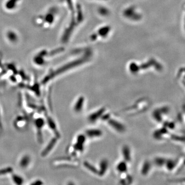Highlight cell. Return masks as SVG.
<instances>
[{"mask_svg": "<svg viewBox=\"0 0 185 185\" xmlns=\"http://www.w3.org/2000/svg\"><path fill=\"white\" fill-rule=\"evenodd\" d=\"M83 98H80L79 100L77 102L76 106H75V110L76 111H77V112L79 111L80 110H81L82 109V107L83 106Z\"/></svg>", "mask_w": 185, "mask_h": 185, "instance_id": "3957f363", "label": "cell"}, {"mask_svg": "<svg viewBox=\"0 0 185 185\" xmlns=\"http://www.w3.org/2000/svg\"><path fill=\"white\" fill-rule=\"evenodd\" d=\"M101 169L102 170V172H104L106 170V168H107V162L106 161H103L101 164Z\"/></svg>", "mask_w": 185, "mask_h": 185, "instance_id": "52a82bcc", "label": "cell"}, {"mask_svg": "<svg viewBox=\"0 0 185 185\" xmlns=\"http://www.w3.org/2000/svg\"><path fill=\"white\" fill-rule=\"evenodd\" d=\"M55 143V140H54V141L53 140V141H52V142H51V144H49V145H48V147H47V148H46V149L44 150V152H43V154H44V155H46V154L48 153V151H50V150L52 149V148H52V147L53 146V145H54Z\"/></svg>", "mask_w": 185, "mask_h": 185, "instance_id": "277c9868", "label": "cell"}, {"mask_svg": "<svg viewBox=\"0 0 185 185\" xmlns=\"http://www.w3.org/2000/svg\"><path fill=\"white\" fill-rule=\"evenodd\" d=\"M118 170L120 171H124L126 170V164L124 163H122L120 164V165H119L118 166Z\"/></svg>", "mask_w": 185, "mask_h": 185, "instance_id": "8992f818", "label": "cell"}, {"mask_svg": "<svg viewBox=\"0 0 185 185\" xmlns=\"http://www.w3.org/2000/svg\"><path fill=\"white\" fill-rule=\"evenodd\" d=\"M124 157L126 159L129 160L130 159V151L128 148H124Z\"/></svg>", "mask_w": 185, "mask_h": 185, "instance_id": "5b68a950", "label": "cell"}, {"mask_svg": "<svg viewBox=\"0 0 185 185\" xmlns=\"http://www.w3.org/2000/svg\"><path fill=\"white\" fill-rule=\"evenodd\" d=\"M109 124L119 131H123L124 130V127H123L122 124H120V123H118L116 121L111 120L110 121Z\"/></svg>", "mask_w": 185, "mask_h": 185, "instance_id": "6da1fadb", "label": "cell"}, {"mask_svg": "<svg viewBox=\"0 0 185 185\" xmlns=\"http://www.w3.org/2000/svg\"><path fill=\"white\" fill-rule=\"evenodd\" d=\"M10 170V169H5L4 170H0V174H5L7 172H9V171Z\"/></svg>", "mask_w": 185, "mask_h": 185, "instance_id": "ba28073f", "label": "cell"}, {"mask_svg": "<svg viewBox=\"0 0 185 185\" xmlns=\"http://www.w3.org/2000/svg\"><path fill=\"white\" fill-rule=\"evenodd\" d=\"M87 135L90 137H96V136H99L101 135V132L99 130H90L87 132Z\"/></svg>", "mask_w": 185, "mask_h": 185, "instance_id": "7a4b0ae2", "label": "cell"}]
</instances>
